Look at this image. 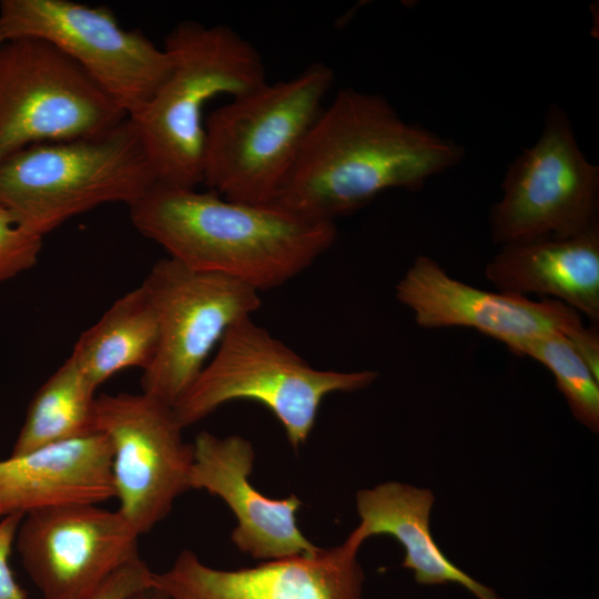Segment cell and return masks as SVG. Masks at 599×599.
<instances>
[{"label":"cell","instance_id":"cell-11","mask_svg":"<svg viewBox=\"0 0 599 599\" xmlns=\"http://www.w3.org/2000/svg\"><path fill=\"white\" fill-rule=\"evenodd\" d=\"M95 428L111 445L118 510L139 536L151 531L191 489L193 444L172 406L142 392L97 396Z\"/></svg>","mask_w":599,"mask_h":599},{"label":"cell","instance_id":"cell-28","mask_svg":"<svg viewBox=\"0 0 599 599\" xmlns=\"http://www.w3.org/2000/svg\"><path fill=\"white\" fill-rule=\"evenodd\" d=\"M4 517L3 512L0 509V520Z\"/></svg>","mask_w":599,"mask_h":599},{"label":"cell","instance_id":"cell-8","mask_svg":"<svg viewBox=\"0 0 599 599\" xmlns=\"http://www.w3.org/2000/svg\"><path fill=\"white\" fill-rule=\"evenodd\" d=\"M141 285L159 325L155 355L141 377L142 393L173 407L226 332L260 308V292L226 275L192 270L169 256L153 264Z\"/></svg>","mask_w":599,"mask_h":599},{"label":"cell","instance_id":"cell-6","mask_svg":"<svg viewBox=\"0 0 599 599\" xmlns=\"http://www.w3.org/2000/svg\"><path fill=\"white\" fill-rule=\"evenodd\" d=\"M377 376L368 369L315 368L245 317L226 332L211 361L172 408L185 428L226 403L254 400L278 419L296 449L308 439L326 396L364 389Z\"/></svg>","mask_w":599,"mask_h":599},{"label":"cell","instance_id":"cell-25","mask_svg":"<svg viewBox=\"0 0 599 599\" xmlns=\"http://www.w3.org/2000/svg\"><path fill=\"white\" fill-rule=\"evenodd\" d=\"M567 339L593 376L599 379V335L595 326H585Z\"/></svg>","mask_w":599,"mask_h":599},{"label":"cell","instance_id":"cell-20","mask_svg":"<svg viewBox=\"0 0 599 599\" xmlns=\"http://www.w3.org/2000/svg\"><path fill=\"white\" fill-rule=\"evenodd\" d=\"M95 392L68 357L33 395L10 456L97 432Z\"/></svg>","mask_w":599,"mask_h":599},{"label":"cell","instance_id":"cell-12","mask_svg":"<svg viewBox=\"0 0 599 599\" xmlns=\"http://www.w3.org/2000/svg\"><path fill=\"white\" fill-rule=\"evenodd\" d=\"M139 537L118 509L73 504L26 514L14 544L42 599H83L140 557Z\"/></svg>","mask_w":599,"mask_h":599},{"label":"cell","instance_id":"cell-24","mask_svg":"<svg viewBox=\"0 0 599 599\" xmlns=\"http://www.w3.org/2000/svg\"><path fill=\"white\" fill-rule=\"evenodd\" d=\"M24 515L10 514L0 520V599H27L10 568V555L20 521Z\"/></svg>","mask_w":599,"mask_h":599},{"label":"cell","instance_id":"cell-9","mask_svg":"<svg viewBox=\"0 0 599 599\" xmlns=\"http://www.w3.org/2000/svg\"><path fill=\"white\" fill-rule=\"evenodd\" d=\"M4 40L32 37L74 61L129 118L138 115L166 78L171 61L139 30L122 28L112 11L70 0H2Z\"/></svg>","mask_w":599,"mask_h":599},{"label":"cell","instance_id":"cell-4","mask_svg":"<svg viewBox=\"0 0 599 599\" xmlns=\"http://www.w3.org/2000/svg\"><path fill=\"white\" fill-rule=\"evenodd\" d=\"M333 70L316 62L297 75L231 98L205 120L202 183L238 202L270 204L324 105Z\"/></svg>","mask_w":599,"mask_h":599},{"label":"cell","instance_id":"cell-27","mask_svg":"<svg viewBox=\"0 0 599 599\" xmlns=\"http://www.w3.org/2000/svg\"><path fill=\"white\" fill-rule=\"evenodd\" d=\"M3 41H4V37H3V34H2V32H1V30H0V44H1Z\"/></svg>","mask_w":599,"mask_h":599},{"label":"cell","instance_id":"cell-13","mask_svg":"<svg viewBox=\"0 0 599 599\" xmlns=\"http://www.w3.org/2000/svg\"><path fill=\"white\" fill-rule=\"evenodd\" d=\"M359 548L346 538L333 548L236 570L213 568L184 549L153 573V588L169 599H364Z\"/></svg>","mask_w":599,"mask_h":599},{"label":"cell","instance_id":"cell-19","mask_svg":"<svg viewBox=\"0 0 599 599\" xmlns=\"http://www.w3.org/2000/svg\"><path fill=\"white\" fill-rule=\"evenodd\" d=\"M159 342L155 309L142 285L119 297L81 334L70 358L97 389L114 374L145 369Z\"/></svg>","mask_w":599,"mask_h":599},{"label":"cell","instance_id":"cell-17","mask_svg":"<svg viewBox=\"0 0 599 599\" xmlns=\"http://www.w3.org/2000/svg\"><path fill=\"white\" fill-rule=\"evenodd\" d=\"M487 280L504 293L542 295L599 322V227L568 236L508 242L487 263Z\"/></svg>","mask_w":599,"mask_h":599},{"label":"cell","instance_id":"cell-7","mask_svg":"<svg viewBox=\"0 0 599 599\" xmlns=\"http://www.w3.org/2000/svg\"><path fill=\"white\" fill-rule=\"evenodd\" d=\"M128 118L50 42L21 37L0 44V162L30 145L102 135Z\"/></svg>","mask_w":599,"mask_h":599},{"label":"cell","instance_id":"cell-5","mask_svg":"<svg viewBox=\"0 0 599 599\" xmlns=\"http://www.w3.org/2000/svg\"><path fill=\"white\" fill-rule=\"evenodd\" d=\"M156 183L130 118L89 139L30 145L0 162V206L43 237L108 203L128 206Z\"/></svg>","mask_w":599,"mask_h":599},{"label":"cell","instance_id":"cell-18","mask_svg":"<svg viewBox=\"0 0 599 599\" xmlns=\"http://www.w3.org/2000/svg\"><path fill=\"white\" fill-rule=\"evenodd\" d=\"M434 502L430 489L400 481L361 489L356 494L361 520L347 538L362 546L372 536H392L405 551L402 567L413 571L417 583H456L476 599H501L493 588L454 565L437 546L429 520Z\"/></svg>","mask_w":599,"mask_h":599},{"label":"cell","instance_id":"cell-26","mask_svg":"<svg viewBox=\"0 0 599 599\" xmlns=\"http://www.w3.org/2000/svg\"><path fill=\"white\" fill-rule=\"evenodd\" d=\"M133 599H169L164 593L155 588L146 589L138 593Z\"/></svg>","mask_w":599,"mask_h":599},{"label":"cell","instance_id":"cell-10","mask_svg":"<svg viewBox=\"0 0 599 599\" xmlns=\"http://www.w3.org/2000/svg\"><path fill=\"white\" fill-rule=\"evenodd\" d=\"M501 190L489 214L498 244L599 227V166L588 161L568 115L556 104L535 144L509 164Z\"/></svg>","mask_w":599,"mask_h":599},{"label":"cell","instance_id":"cell-3","mask_svg":"<svg viewBox=\"0 0 599 599\" xmlns=\"http://www.w3.org/2000/svg\"><path fill=\"white\" fill-rule=\"evenodd\" d=\"M171 69L133 122L156 183L195 189L202 184L205 104L235 98L266 83L255 47L224 24L179 22L164 42Z\"/></svg>","mask_w":599,"mask_h":599},{"label":"cell","instance_id":"cell-23","mask_svg":"<svg viewBox=\"0 0 599 599\" xmlns=\"http://www.w3.org/2000/svg\"><path fill=\"white\" fill-rule=\"evenodd\" d=\"M153 573L140 557L122 566L83 599H133L153 587Z\"/></svg>","mask_w":599,"mask_h":599},{"label":"cell","instance_id":"cell-1","mask_svg":"<svg viewBox=\"0 0 599 599\" xmlns=\"http://www.w3.org/2000/svg\"><path fill=\"white\" fill-rule=\"evenodd\" d=\"M464 155L454 140L405 121L382 94L342 89L323 108L272 204L335 223L387 190L423 187Z\"/></svg>","mask_w":599,"mask_h":599},{"label":"cell","instance_id":"cell-16","mask_svg":"<svg viewBox=\"0 0 599 599\" xmlns=\"http://www.w3.org/2000/svg\"><path fill=\"white\" fill-rule=\"evenodd\" d=\"M114 498L112 449L97 430L0 460L4 516Z\"/></svg>","mask_w":599,"mask_h":599},{"label":"cell","instance_id":"cell-22","mask_svg":"<svg viewBox=\"0 0 599 599\" xmlns=\"http://www.w3.org/2000/svg\"><path fill=\"white\" fill-rule=\"evenodd\" d=\"M42 238L18 225L11 213L0 206V282L37 264Z\"/></svg>","mask_w":599,"mask_h":599},{"label":"cell","instance_id":"cell-14","mask_svg":"<svg viewBox=\"0 0 599 599\" xmlns=\"http://www.w3.org/2000/svg\"><path fill=\"white\" fill-rule=\"evenodd\" d=\"M395 293L420 327H470L506 346L548 334L568 338L585 327L580 314L562 302L471 286L426 255L414 260Z\"/></svg>","mask_w":599,"mask_h":599},{"label":"cell","instance_id":"cell-15","mask_svg":"<svg viewBox=\"0 0 599 599\" xmlns=\"http://www.w3.org/2000/svg\"><path fill=\"white\" fill-rule=\"evenodd\" d=\"M192 444L190 487L221 498L231 509L236 519L231 539L240 551L266 561L318 549L297 526L302 501L296 495L273 499L251 484L255 451L250 440L201 432Z\"/></svg>","mask_w":599,"mask_h":599},{"label":"cell","instance_id":"cell-2","mask_svg":"<svg viewBox=\"0 0 599 599\" xmlns=\"http://www.w3.org/2000/svg\"><path fill=\"white\" fill-rule=\"evenodd\" d=\"M129 214L133 226L169 257L258 292L304 272L337 237L335 223L308 221L272 203L160 183L131 203Z\"/></svg>","mask_w":599,"mask_h":599},{"label":"cell","instance_id":"cell-21","mask_svg":"<svg viewBox=\"0 0 599 599\" xmlns=\"http://www.w3.org/2000/svg\"><path fill=\"white\" fill-rule=\"evenodd\" d=\"M508 349L546 366L555 377L573 417L592 433H599V379L561 334L520 339Z\"/></svg>","mask_w":599,"mask_h":599}]
</instances>
